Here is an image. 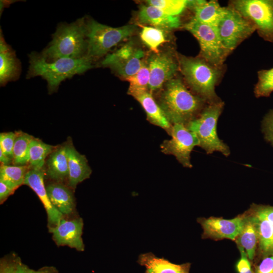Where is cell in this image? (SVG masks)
<instances>
[{"label": "cell", "mask_w": 273, "mask_h": 273, "mask_svg": "<svg viewBox=\"0 0 273 273\" xmlns=\"http://www.w3.org/2000/svg\"><path fill=\"white\" fill-rule=\"evenodd\" d=\"M158 104L172 124L186 125L208 104L189 89L179 78L173 77L164 85Z\"/></svg>", "instance_id": "6da1fadb"}, {"label": "cell", "mask_w": 273, "mask_h": 273, "mask_svg": "<svg viewBox=\"0 0 273 273\" xmlns=\"http://www.w3.org/2000/svg\"><path fill=\"white\" fill-rule=\"evenodd\" d=\"M179 69L190 90L208 104L222 100L215 92L225 71V65L213 64L200 56L196 57L179 55Z\"/></svg>", "instance_id": "7a4b0ae2"}, {"label": "cell", "mask_w": 273, "mask_h": 273, "mask_svg": "<svg viewBox=\"0 0 273 273\" xmlns=\"http://www.w3.org/2000/svg\"><path fill=\"white\" fill-rule=\"evenodd\" d=\"M29 58L27 78L41 76L47 81L50 93L56 91L64 80L82 74L94 67L93 61L86 55L77 59L61 58L48 62L41 54L32 52Z\"/></svg>", "instance_id": "3957f363"}, {"label": "cell", "mask_w": 273, "mask_h": 273, "mask_svg": "<svg viewBox=\"0 0 273 273\" xmlns=\"http://www.w3.org/2000/svg\"><path fill=\"white\" fill-rule=\"evenodd\" d=\"M85 18L71 23H61L52 40L40 53L48 62L61 58L80 59L86 55Z\"/></svg>", "instance_id": "277c9868"}, {"label": "cell", "mask_w": 273, "mask_h": 273, "mask_svg": "<svg viewBox=\"0 0 273 273\" xmlns=\"http://www.w3.org/2000/svg\"><path fill=\"white\" fill-rule=\"evenodd\" d=\"M85 26L86 56L93 61L106 56L113 47L131 36L136 31V27L133 25L112 27L92 19H85Z\"/></svg>", "instance_id": "5b68a950"}, {"label": "cell", "mask_w": 273, "mask_h": 273, "mask_svg": "<svg viewBox=\"0 0 273 273\" xmlns=\"http://www.w3.org/2000/svg\"><path fill=\"white\" fill-rule=\"evenodd\" d=\"M224 105L222 101L207 104L198 117L186 126L195 133L199 141V146L207 154L219 152L228 157L230 154V148L218 138L216 130L218 119Z\"/></svg>", "instance_id": "8992f818"}, {"label": "cell", "mask_w": 273, "mask_h": 273, "mask_svg": "<svg viewBox=\"0 0 273 273\" xmlns=\"http://www.w3.org/2000/svg\"><path fill=\"white\" fill-rule=\"evenodd\" d=\"M228 6L252 22L260 37L273 43V0H233Z\"/></svg>", "instance_id": "52a82bcc"}, {"label": "cell", "mask_w": 273, "mask_h": 273, "mask_svg": "<svg viewBox=\"0 0 273 273\" xmlns=\"http://www.w3.org/2000/svg\"><path fill=\"white\" fill-rule=\"evenodd\" d=\"M184 27L199 42L200 47L199 56L213 64L224 65L229 54L223 47L216 27L199 22L193 18Z\"/></svg>", "instance_id": "ba28073f"}, {"label": "cell", "mask_w": 273, "mask_h": 273, "mask_svg": "<svg viewBox=\"0 0 273 273\" xmlns=\"http://www.w3.org/2000/svg\"><path fill=\"white\" fill-rule=\"evenodd\" d=\"M216 28L229 55L256 31L252 22L229 6L226 7L225 14Z\"/></svg>", "instance_id": "9c48e42d"}, {"label": "cell", "mask_w": 273, "mask_h": 273, "mask_svg": "<svg viewBox=\"0 0 273 273\" xmlns=\"http://www.w3.org/2000/svg\"><path fill=\"white\" fill-rule=\"evenodd\" d=\"M257 234L256 255L252 263L273 255V206L253 203L246 210Z\"/></svg>", "instance_id": "30bf717a"}, {"label": "cell", "mask_w": 273, "mask_h": 273, "mask_svg": "<svg viewBox=\"0 0 273 273\" xmlns=\"http://www.w3.org/2000/svg\"><path fill=\"white\" fill-rule=\"evenodd\" d=\"M145 52L133 41L125 43L116 51L107 55L102 61L125 79L138 72L144 60Z\"/></svg>", "instance_id": "8fae6325"}, {"label": "cell", "mask_w": 273, "mask_h": 273, "mask_svg": "<svg viewBox=\"0 0 273 273\" xmlns=\"http://www.w3.org/2000/svg\"><path fill=\"white\" fill-rule=\"evenodd\" d=\"M169 140H164L160 145L161 151L172 155L185 167L192 168L191 153L195 146H199L196 135L183 124L172 125Z\"/></svg>", "instance_id": "7c38bea8"}, {"label": "cell", "mask_w": 273, "mask_h": 273, "mask_svg": "<svg viewBox=\"0 0 273 273\" xmlns=\"http://www.w3.org/2000/svg\"><path fill=\"white\" fill-rule=\"evenodd\" d=\"M147 61L150 70L148 90L152 94L161 89L179 71L178 59L169 52L154 53Z\"/></svg>", "instance_id": "4fadbf2b"}, {"label": "cell", "mask_w": 273, "mask_h": 273, "mask_svg": "<svg viewBox=\"0 0 273 273\" xmlns=\"http://www.w3.org/2000/svg\"><path fill=\"white\" fill-rule=\"evenodd\" d=\"M244 218V212L230 219L211 216L198 218L197 222L203 229L202 239L216 241L228 239L235 241L242 230Z\"/></svg>", "instance_id": "5bb4252c"}, {"label": "cell", "mask_w": 273, "mask_h": 273, "mask_svg": "<svg viewBox=\"0 0 273 273\" xmlns=\"http://www.w3.org/2000/svg\"><path fill=\"white\" fill-rule=\"evenodd\" d=\"M83 221L81 218L70 220L63 218L56 225L49 228V231L57 246H67L78 251H83Z\"/></svg>", "instance_id": "9a60e30c"}, {"label": "cell", "mask_w": 273, "mask_h": 273, "mask_svg": "<svg viewBox=\"0 0 273 273\" xmlns=\"http://www.w3.org/2000/svg\"><path fill=\"white\" fill-rule=\"evenodd\" d=\"M44 173L42 169L30 168L25 178L24 185L29 187L36 194L42 203L47 214L49 228L56 225L63 215L52 204L44 183Z\"/></svg>", "instance_id": "2e32d148"}, {"label": "cell", "mask_w": 273, "mask_h": 273, "mask_svg": "<svg viewBox=\"0 0 273 273\" xmlns=\"http://www.w3.org/2000/svg\"><path fill=\"white\" fill-rule=\"evenodd\" d=\"M127 93L140 103L151 123L162 128L170 134L172 125L149 90H128Z\"/></svg>", "instance_id": "e0dca14e"}, {"label": "cell", "mask_w": 273, "mask_h": 273, "mask_svg": "<svg viewBox=\"0 0 273 273\" xmlns=\"http://www.w3.org/2000/svg\"><path fill=\"white\" fill-rule=\"evenodd\" d=\"M67 144L68 164V187L75 189L77 185L88 178L92 173L85 156L79 153L70 142Z\"/></svg>", "instance_id": "ac0fdd59"}, {"label": "cell", "mask_w": 273, "mask_h": 273, "mask_svg": "<svg viewBox=\"0 0 273 273\" xmlns=\"http://www.w3.org/2000/svg\"><path fill=\"white\" fill-rule=\"evenodd\" d=\"M140 24H148L162 30H171L179 27V17L171 16L151 5H142L138 14Z\"/></svg>", "instance_id": "d6986e66"}, {"label": "cell", "mask_w": 273, "mask_h": 273, "mask_svg": "<svg viewBox=\"0 0 273 273\" xmlns=\"http://www.w3.org/2000/svg\"><path fill=\"white\" fill-rule=\"evenodd\" d=\"M189 8L193 11L192 18L197 21L216 27L223 18L226 7L216 1H190Z\"/></svg>", "instance_id": "ffe728a7"}, {"label": "cell", "mask_w": 273, "mask_h": 273, "mask_svg": "<svg viewBox=\"0 0 273 273\" xmlns=\"http://www.w3.org/2000/svg\"><path fill=\"white\" fill-rule=\"evenodd\" d=\"M21 71L20 63L15 51L5 41L1 30L0 34V84L17 79Z\"/></svg>", "instance_id": "44dd1931"}, {"label": "cell", "mask_w": 273, "mask_h": 273, "mask_svg": "<svg viewBox=\"0 0 273 273\" xmlns=\"http://www.w3.org/2000/svg\"><path fill=\"white\" fill-rule=\"evenodd\" d=\"M52 205L63 216L71 214L75 207V199L70 188L55 182L46 187Z\"/></svg>", "instance_id": "7402d4cb"}, {"label": "cell", "mask_w": 273, "mask_h": 273, "mask_svg": "<svg viewBox=\"0 0 273 273\" xmlns=\"http://www.w3.org/2000/svg\"><path fill=\"white\" fill-rule=\"evenodd\" d=\"M138 262L146 268V273H190L191 264L173 263L163 258L156 256L152 253L141 254Z\"/></svg>", "instance_id": "603a6c76"}, {"label": "cell", "mask_w": 273, "mask_h": 273, "mask_svg": "<svg viewBox=\"0 0 273 273\" xmlns=\"http://www.w3.org/2000/svg\"><path fill=\"white\" fill-rule=\"evenodd\" d=\"M46 163L47 175L51 179L62 183L64 180L68 179L67 144L56 148L49 156Z\"/></svg>", "instance_id": "cb8c5ba5"}, {"label": "cell", "mask_w": 273, "mask_h": 273, "mask_svg": "<svg viewBox=\"0 0 273 273\" xmlns=\"http://www.w3.org/2000/svg\"><path fill=\"white\" fill-rule=\"evenodd\" d=\"M242 230L235 242L238 247L242 248L251 262L256 252L258 237L255 225L246 211Z\"/></svg>", "instance_id": "d4e9b609"}, {"label": "cell", "mask_w": 273, "mask_h": 273, "mask_svg": "<svg viewBox=\"0 0 273 273\" xmlns=\"http://www.w3.org/2000/svg\"><path fill=\"white\" fill-rule=\"evenodd\" d=\"M56 147L33 138L30 143L28 152V165L30 168L42 169L46 159Z\"/></svg>", "instance_id": "484cf974"}, {"label": "cell", "mask_w": 273, "mask_h": 273, "mask_svg": "<svg viewBox=\"0 0 273 273\" xmlns=\"http://www.w3.org/2000/svg\"><path fill=\"white\" fill-rule=\"evenodd\" d=\"M29 165H7L1 164L0 180H2L16 190L24 185L25 176L30 169Z\"/></svg>", "instance_id": "4316f807"}, {"label": "cell", "mask_w": 273, "mask_h": 273, "mask_svg": "<svg viewBox=\"0 0 273 273\" xmlns=\"http://www.w3.org/2000/svg\"><path fill=\"white\" fill-rule=\"evenodd\" d=\"M34 138L24 132H17L13 150L14 165H28V152L30 142Z\"/></svg>", "instance_id": "83f0119b"}, {"label": "cell", "mask_w": 273, "mask_h": 273, "mask_svg": "<svg viewBox=\"0 0 273 273\" xmlns=\"http://www.w3.org/2000/svg\"><path fill=\"white\" fill-rule=\"evenodd\" d=\"M142 26L140 32L142 41L154 53H159V47L167 41L163 30L151 26Z\"/></svg>", "instance_id": "f1b7e54d"}, {"label": "cell", "mask_w": 273, "mask_h": 273, "mask_svg": "<svg viewBox=\"0 0 273 273\" xmlns=\"http://www.w3.org/2000/svg\"><path fill=\"white\" fill-rule=\"evenodd\" d=\"M149 5L155 7L164 13L171 16L179 17L184 11L189 7L190 1L149 0Z\"/></svg>", "instance_id": "f546056e"}, {"label": "cell", "mask_w": 273, "mask_h": 273, "mask_svg": "<svg viewBox=\"0 0 273 273\" xmlns=\"http://www.w3.org/2000/svg\"><path fill=\"white\" fill-rule=\"evenodd\" d=\"M258 81L254 88L257 98L268 97L273 92V67L258 71Z\"/></svg>", "instance_id": "4dcf8cb0"}, {"label": "cell", "mask_w": 273, "mask_h": 273, "mask_svg": "<svg viewBox=\"0 0 273 273\" xmlns=\"http://www.w3.org/2000/svg\"><path fill=\"white\" fill-rule=\"evenodd\" d=\"M125 80L129 82L128 90H148L150 70L147 59H144L141 68L136 73Z\"/></svg>", "instance_id": "1f68e13d"}, {"label": "cell", "mask_w": 273, "mask_h": 273, "mask_svg": "<svg viewBox=\"0 0 273 273\" xmlns=\"http://www.w3.org/2000/svg\"><path fill=\"white\" fill-rule=\"evenodd\" d=\"M20 258L16 254L7 255L0 260V273H17Z\"/></svg>", "instance_id": "d6a6232c"}, {"label": "cell", "mask_w": 273, "mask_h": 273, "mask_svg": "<svg viewBox=\"0 0 273 273\" xmlns=\"http://www.w3.org/2000/svg\"><path fill=\"white\" fill-rule=\"evenodd\" d=\"M17 132H2L0 134V149L13 159V150Z\"/></svg>", "instance_id": "836d02e7"}, {"label": "cell", "mask_w": 273, "mask_h": 273, "mask_svg": "<svg viewBox=\"0 0 273 273\" xmlns=\"http://www.w3.org/2000/svg\"><path fill=\"white\" fill-rule=\"evenodd\" d=\"M254 273H273V255L262 258L253 263Z\"/></svg>", "instance_id": "e575fe53"}, {"label": "cell", "mask_w": 273, "mask_h": 273, "mask_svg": "<svg viewBox=\"0 0 273 273\" xmlns=\"http://www.w3.org/2000/svg\"><path fill=\"white\" fill-rule=\"evenodd\" d=\"M262 128L265 140L273 146V109L264 117Z\"/></svg>", "instance_id": "d590c367"}, {"label": "cell", "mask_w": 273, "mask_h": 273, "mask_svg": "<svg viewBox=\"0 0 273 273\" xmlns=\"http://www.w3.org/2000/svg\"><path fill=\"white\" fill-rule=\"evenodd\" d=\"M240 252V258L236 264V268L238 273H254L252 266V263L249 259L244 250L238 247Z\"/></svg>", "instance_id": "8d00e7d4"}, {"label": "cell", "mask_w": 273, "mask_h": 273, "mask_svg": "<svg viewBox=\"0 0 273 273\" xmlns=\"http://www.w3.org/2000/svg\"><path fill=\"white\" fill-rule=\"evenodd\" d=\"M17 273H59V271L53 266H45L34 270L30 268L21 261L18 265Z\"/></svg>", "instance_id": "74e56055"}, {"label": "cell", "mask_w": 273, "mask_h": 273, "mask_svg": "<svg viewBox=\"0 0 273 273\" xmlns=\"http://www.w3.org/2000/svg\"><path fill=\"white\" fill-rule=\"evenodd\" d=\"M15 190L4 181L0 180V202L3 203L12 194Z\"/></svg>", "instance_id": "f35d334b"}, {"label": "cell", "mask_w": 273, "mask_h": 273, "mask_svg": "<svg viewBox=\"0 0 273 273\" xmlns=\"http://www.w3.org/2000/svg\"><path fill=\"white\" fill-rule=\"evenodd\" d=\"M0 161L1 164L9 165L13 162V159L4 154L0 149Z\"/></svg>", "instance_id": "ab89813d"}]
</instances>
